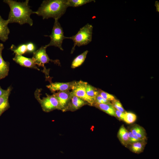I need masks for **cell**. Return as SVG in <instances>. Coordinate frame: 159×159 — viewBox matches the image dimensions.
<instances>
[{"label": "cell", "instance_id": "9c48e42d", "mask_svg": "<svg viewBox=\"0 0 159 159\" xmlns=\"http://www.w3.org/2000/svg\"><path fill=\"white\" fill-rule=\"evenodd\" d=\"M73 81L67 82H51L46 87L53 93L55 91H69L72 90L76 82Z\"/></svg>", "mask_w": 159, "mask_h": 159}, {"label": "cell", "instance_id": "30bf717a", "mask_svg": "<svg viewBox=\"0 0 159 159\" xmlns=\"http://www.w3.org/2000/svg\"><path fill=\"white\" fill-rule=\"evenodd\" d=\"M13 59L16 62L22 66L40 70L37 67L32 58H29L23 56L22 55L15 54Z\"/></svg>", "mask_w": 159, "mask_h": 159}, {"label": "cell", "instance_id": "f546056e", "mask_svg": "<svg viewBox=\"0 0 159 159\" xmlns=\"http://www.w3.org/2000/svg\"><path fill=\"white\" fill-rule=\"evenodd\" d=\"M6 91V90L3 89L0 86V97L4 94Z\"/></svg>", "mask_w": 159, "mask_h": 159}, {"label": "cell", "instance_id": "7a4b0ae2", "mask_svg": "<svg viewBox=\"0 0 159 159\" xmlns=\"http://www.w3.org/2000/svg\"><path fill=\"white\" fill-rule=\"evenodd\" d=\"M68 7L67 0H44L34 14L42 16L43 19L52 18L58 19L65 13Z\"/></svg>", "mask_w": 159, "mask_h": 159}, {"label": "cell", "instance_id": "3957f363", "mask_svg": "<svg viewBox=\"0 0 159 159\" xmlns=\"http://www.w3.org/2000/svg\"><path fill=\"white\" fill-rule=\"evenodd\" d=\"M92 29V26L88 23L81 28L75 35L69 37H66V39H71L74 42L71 53H73L76 46L80 47L86 45L91 42Z\"/></svg>", "mask_w": 159, "mask_h": 159}, {"label": "cell", "instance_id": "4dcf8cb0", "mask_svg": "<svg viewBox=\"0 0 159 159\" xmlns=\"http://www.w3.org/2000/svg\"><path fill=\"white\" fill-rule=\"evenodd\" d=\"M155 5L157 11L159 12V3L158 1H156L155 2Z\"/></svg>", "mask_w": 159, "mask_h": 159}, {"label": "cell", "instance_id": "f1b7e54d", "mask_svg": "<svg viewBox=\"0 0 159 159\" xmlns=\"http://www.w3.org/2000/svg\"><path fill=\"white\" fill-rule=\"evenodd\" d=\"M115 113L116 117H117L120 120H123L124 112H120L115 109Z\"/></svg>", "mask_w": 159, "mask_h": 159}, {"label": "cell", "instance_id": "44dd1931", "mask_svg": "<svg viewBox=\"0 0 159 159\" xmlns=\"http://www.w3.org/2000/svg\"><path fill=\"white\" fill-rule=\"evenodd\" d=\"M94 1L92 0H67L68 7H77Z\"/></svg>", "mask_w": 159, "mask_h": 159}, {"label": "cell", "instance_id": "e0dca14e", "mask_svg": "<svg viewBox=\"0 0 159 159\" xmlns=\"http://www.w3.org/2000/svg\"><path fill=\"white\" fill-rule=\"evenodd\" d=\"M117 137L121 143L127 147L129 144L128 131L123 125L121 126L118 131Z\"/></svg>", "mask_w": 159, "mask_h": 159}, {"label": "cell", "instance_id": "7c38bea8", "mask_svg": "<svg viewBox=\"0 0 159 159\" xmlns=\"http://www.w3.org/2000/svg\"><path fill=\"white\" fill-rule=\"evenodd\" d=\"M4 48L3 44L0 43V80L7 76L9 71V63L5 61L2 57V52Z\"/></svg>", "mask_w": 159, "mask_h": 159}, {"label": "cell", "instance_id": "4316f807", "mask_svg": "<svg viewBox=\"0 0 159 159\" xmlns=\"http://www.w3.org/2000/svg\"><path fill=\"white\" fill-rule=\"evenodd\" d=\"M110 103V101L103 98L99 94L95 99L94 104H107Z\"/></svg>", "mask_w": 159, "mask_h": 159}, {"label": "cell", "instance_id": "cb8c5ba5", "mask_svg": "<svg viewBox=\"0 0 159 159\" xmlns=\"http://www.w3.org/2000/svg\"><path fill=\"white\" fill-rule=\"evenodd\" d=\"M99 94L103 98L109 101H113L115 100L114 96L100 90H99Z\"/></svg>", "mask_w": 159, "mask_h": 159}, {"label": "cell", "instance_id": "7402d4cb", "mask_svg": "<svg viewBox=\"0 0 159 159\" xmlns=\"http://www.w3.org/2000/svg\"><path fill=\"white\" fill-rule=\"evenodd\" d=\"M10 49L14 52L15 54L22 55L27 52L26 44H22L17 47L13 44L11 46Z\"/></svg>", "mask_w": 159, "mask_h": 159}, {"label": "cell", "instance_id": "d4e9b609", "mask_svg": "<svg viewBox=\"0 0 159 159\" xmlns=\"http://www.w3.org/2000/svg\"><path fill=\"white\" fill-rule=\"evenodd\" d=\"M113 101L112 104L115 109L122 112H125L122 104L119 100H115Z\"/></svg>", "mask_w": 159, "mask_h": 159}, {"label": "cell", "instance_id": "8992f818", "mask_svg": "<svg viewBox=\"0 0 159 159\" xmlns=\"http://www.w3.org/2000/svg\"><path fill=\"white\" fill-rule=\"evenodd\" d=\"M54 22L51 34L50 35H46L50 38L49 43L45 46L47 48L48 47L54 46L58 47L63 51V49L62 44L64 39H66L64 36L62 27L58 21V19H55Z\"/></svg>", "mask_w": 159, "mask_h": 159}, {"label": "cell", "instance_id": "277c9868", "mask_svg": "<svg viewBox=\"0 0 159 159\" xmlns=\"http://www.w3.org/2000/svg\"><path fill=\"white\" fill-rule=\"evenodd\" d=\"M47 48L44 46L41 47L39 49L33 52L32 58L36 65L39 67H42L44 69L42 71L46 75V78H49V70L47 69L44 66V64L51 62L60 65L59 61L58 59L52 60L49 58L46 52Z\"/></svg>", "mask_w": 159, "mask_h": 159}, {"label": "cell", "instance_id": "ba28073f", "mask_svg": "<svg viewBox=\"0 0 159 159\" xmlns=\"http://www.w3.org/2000/svg\"><path fill=\"white\" fill-rule=\"evenodd\" d=\"M57 99L59 110L63 112H65L66 108L70 99L71 93L69 91H59L53 94Z\"/></svg>", "mask_w": 159, "mask_h": 159}, {"label": "cell", "instance_id": "52a82bcc", "mask_svg": "<svg viewBox=\"0 0 159 159\" xmlns=\"http://www.w3.org/2000/svg\"><path fill=\"white\" fill-rule=\"evenodd\" d=\"M86 82L81 80L76 81L71 92L73 95L86 102L88 105L93 106L94 101L87 95L85 92V88Z\"/></svg>", "mask_w": 159, "mask_h": 159}, {"label": "cell", "instance_id": "ffe728a7", "mask_svg": "<svg viewBox=\"0 0 159 159\" xmlns=\"http://www.w3.org/2000/svg\"><path fill=\"white\" fill-rule=\"evenodd\" d=\"M88 52L87 50L75 57L72 62L71 67L74 69L80 66L84 62Z\"/></svg>", "mask_w": 159, "mask_h": 159}, {"label": "cell", "instance_id": "603a6c76", "mask_svg": "<svg viewBox=\"0 0 159 159\" xmlns=\"http://www.w3.org/2000/svg\"><path fill=\"white\" fill-rule=\"evenodd\" d=\"M136 115L132 112H124L123 120L128 124H132L136 120Z\"/></svg>", "mask_w": 159, "mask_h": 159}, {"label": "cell", "instance_id": "484cf974", "mask_svg": "<svg viewBox=\"0 0 159 159\" xmlns=\"http://www.w3.org/2000/svg\"><path fill=\"white\" fill-rule=\"evenodd\" d=\"M128 131L129 144L137 141L144 140L140 139L136 136L134 135L130 131L128 130Z\"/></svg>", "mask_w": 159, "mask_h": 159}, {"label": "cell", "instance_id": "6da1fadb", "mask_svg": "<svg viewBox=\"0 0 159 159\" xmlns=\"http://www.w3.org/2000/svg\"><path fill=\"white\" fill-rule=\"evenodd\" d=\"M3 2L9 6L10 11L7 20L9 23H16L20 25L28 24L30 26L33 24V21L30 17L34 11L29 5V0L22 2L12 0H4Z\"/></svg>", "mask_w": 159, "mask_h": 159}, {"label": "cell", "instance_id": "5b68a950", "mask_svg": "<svg viewBox=\"0 0 159 159\" xmlns=\"http://www.w3.org/2000/svg\"><path fill=\"white\" fill-rule=\"evenodd\" d=\"M42 89H37L34 92V96L41 105L43 110L45 112H49L53 110H59L58 102L53 94L49 95L46 94V97L42 99L40 97Z\"/></svg>", "mask_w": 159, "mask_h": 159}, {"label": "cell", "instance_id": "8fae6325", "mask_svg": "<svg viewBox=\"0 0 159 159\" xmlns=\"http://www.w3.org/2000/svg\"><path fill=\"white\" fill-rule=\"evenodd\" d=\"M70 100L66 108L65 112L68 111H76L87 103L79 97L72 94Z\"/></svg>", "mask_w": 159, "mask_h": 159}, {"label": "cell", "instance_id": "d6986e66", "mask_svg": "<svg viewBox=\"0 0 159 159\" xmlns=\"http://www.w3.org/2000/svg\"><path fill=\"white\" fill-rule=\"evenodd\" d=\"M85 90L87 95L94 102L96 97L99 95V90L86 82Z\"/></svg>", "mask_w": 159, "mask_h": 159}, {"label": "cell", "instance_id": "2e32d148", "mask_svg": "<svg viewBox=\"0 0 159 159\" xmlns=\"http://www.w3.org/2000/svg\"><path fill=\"white\" fill-rule=\"evenodd\" d=\"M146 144V140H142L129 144L127 147L133 153L139 154L143 152Z\"/></svg>", "mask_w": 159, "mask_h": 159}, {"label": "cell", "instance_id": "4fadbf2b", "mask_svg": "<svg viewBox=\"0 0 159 159\" xmlns=\"http://www.w3.org/2000/svg\"><path fill=\"white\" fill-rule=\"evenodd\" d=\"M11 90V87L9 86L6 89L5 93L0 97V117L10 107L9 97Z\"/></svg>", "mask_w": 159, "mask_h": 159}, {"label": "cell", "instance_id": "ac0fdd59", "mask_svg": "<svg viewBox=\"0 0 159 159\" xmlns=\"http://www.w3.org/2000/svg\"><path fill=\"white\" fill-rule=\"evenodd\" d=\"M93 106L110 115L116 117L115 113V109L110 103L107 104L95 103Z\"/></svg>", "mask_w": 159, "mask_h": 159}, {"label": "cell", "instance_id": "83f0119b", "mask_svg": "<svg viewBox=\"0 0 159 159\" xmlns=\"http://www.w3.org/2000/svg\"><path fill=\"white\" fill-rule=\"evenodd\" d=\"M27 52H34L35 47L34 44L32 42H29L26 44Z\"/></svg>", "mask_w": 159, "mask_h": 159}, {"label": "cell", "instance_id": "9a60e30c", "mask_svg": "<svg viewBox=\"0 0 159 159\" xmlns=\"http://www.w3.org/2000/svg\"><path fill=\"white\" fill-rule=\"evenodd\" d=\"M129 130L134 135L141 140H146V133L144 128L140 125L135 124L129 127Z\"/></svg>", "mask_w": 159, "mask_h": 159}, {"label": "cell", "instance_id": "5bb4252c", "mask_svg": "<svg viewBox=\"0 0 159 159\" xmlns=\"http://www.w3.org/2000/svg\"><path fill=\"white\" fill-rule=\"evenodd\" d=\"M8 24L7 20L3 19L0 15V40L3 42H6L8 39L10 33Z\"/></svg>", "mask_w": 159, "mask_h": 159}]
</instances>
